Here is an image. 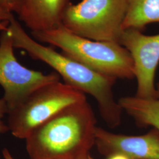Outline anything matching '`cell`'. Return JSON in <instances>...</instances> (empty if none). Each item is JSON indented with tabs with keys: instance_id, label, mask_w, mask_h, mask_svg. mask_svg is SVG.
Here are the masks:
<instances>
[{
	"instance_id": "cell-1",
	"label": "cell",
	"mask_w": 159,
	"mask_h": 159,
	"mask_svg": "<svg viewBox=\"0 0 159 159\" xmlns=\"http://www.w3.org/2000/svg\"><path fill=\"white\" fill-rule=\"evenodd\" d=\"M8 30L14 48L23 49L32 58L46 63L63 78L65 84L93 97L108 127L115 128L120 125L123 110L114 95L116 79L100 73L50 47L41 44L27 34L14 17L10 21Z\"/></svg>"
},
{
	"instance_id": "cell-2",
	"label": "cell",
	"mask_w": 159,
	"mask_h": 159,
	"mask_svg": "<svg viewBox=\"0 0 159 159\" xmlns=\"http://www.w3.org/2000/svg\"><path fill=\"white\" fill-rule=\"evenodd\" d=\"M96 119L87 100L70 105L25 139L30 159H76L95 145Z\"/></svg>"
},
{
	"instance_id": "cell-3",
	"label": "cell",
	"mask_w": 159,
	"mask_h": 159,
	"mask_svg": "<svg viewBox=\"0 0 159 159\" xmlns=\"http://www.w3.org/2000/svg\"><path fill=\"white\" fill-rule=\"evenodd\" d=\"M31 34L37 41L57 47L66 56L100 73L116 79L135 78L130 54L119 43L83 38L69 31L62 24Z\"/></svg>"
},
{
	"instance_id": "cell-4",
	"label": "cell",
	"mask_w": 159,
	"mask_h": 159,
	"mask_svg": "<svg viewBox=\"0 0 159 159\" xmlns=\"http://www.w3.org/2000/svg\"><path fill=\"white\" fill-rule=\"evenodd\" d=\"M127 7L128 0H82L69 5L61 24L83 38L119 43Z\"/></svg>"
},
{
	"instance_id": "cell-5",
	"label": "cell",
	"mask_w": 159,
	"mask_h": 159,
	"mask_svg": "<svg viewBox=\"0 0 159 159\" xmlns=\"http://www.w3.org/2000/svg\"><path fill=\"white\" fill-rule=\"evenodd\" d=\"M86 100L85 94L60 81L44 85L8 112L9 131L25 140L36 127L63 108Z\"/></svg>"
},
{
	"instance_id": "cell-6",
	"label": "cell",
	"mask_w": 159,
	"mask_h": 159,
	"mask_svg": "<svg viewBox=\"0 0 159 159\" xmlns=\"http://www.w3.org/2000/svg\"><path fill=\"white\" fill-rule=\"evenodd\" d=\"M11 35L8 29L0 35V85L8 111L24 101L34 91L60 81L56 72L45 74L25 67L14 53Z\"/></svg>"
},
{
	"instance_id": "cell-7",
	"label": "cell",
	"mask_w": 159,
	"mask_h": 159,
	"mask_svg": "<svg viewBox=\"0 0 159 159\" xmlns=\"http://www.w3.org/2000/svg\"><path fill=\"white\" fill-rule=\"evenodd\" d=\"M119 44L132 57L137 80L135 96L144 100L157 99L154 77L159 63V34L147 35L135 29L125 30Z\"/></svg>"
},
{
	"instance_id": "cell-8",
	"label": "cell",
	"mask_w": 159,
	"mask_h": 159,
	"mask_svg": "<svg viewBox=\"0 0 159 159\" xmlns=\"http://www.w3.org/2000/svg\"><path fill=\"white\" fill-rule=\"evenodd\" d=\"M95 146L106 157L121 154L131 159H159V130L152 128L143 135L129 136L97 127Z\"/></svg>"
},
{
	"instance_id": "cell-9",
	"label": "cell",
	"mask_w": 159,
	"mask_h": 159,
	"mask_svg": "<svg viewBox=\"0 0 159 159\" xmlns=\"http://www.w3.org/2000/svg\"><path fill=\"white\" fill-rule=\"evenodd\" d=\"M71 0H20L17 14L31 30L43 31L60 25Z\"/></svg>"
},
{
	"instance_id": "cell-10",
	"label": "cell",
	"mask_w": 159,
	"mask_h": 159,
	"mask_svg": "<svg viewBox=\"0 0 159 159\" xmlns=\"http://www.w3.org/2000/svg\"><path fill=\"white\" fill-rule=\"evenodd\" d=\"M118 101L122 110L138 126L152 127L159 130V100H144L134 96L122 97Z\"/></svg>"
},
{
	"instance_id": "cell-11",
	"label": "cell",
	"mask_w": 159,
	"mask_h": 159,
	"mask_svg": "<svg viewBox=\"0 0 159 159\" xmlns=\"http://www.w3.org/2000/svg\"><path fill=\"white\" fill-rule=\"evenodd\" d=\"M152 23L159 24V0H128L123 29L142 31Z\"/></svg>"
},
{
	"instance_id": "cell-12",
	"label": "cell",
	"mask_w": 159,
	"mask_h": 159,
	"mask_svg": "<svg viewBox=\"0 0 159 159\" xmlns=\"http://www.w3.org/2000/svg\"><path fill=\"white\" fill-rule=\"evenodd\" d=\"M13 17L14 16L12 12L2 6H0V32L7 30L10 21Z\"/></svg>"
},
{
	"instance_id": "cell-13",
	"label": "cell",
	"mask_w": 159,
	"mask_h": 159,
	"mask_svg": "<svg viewBox=\"0 0 159 159\" xmlns=\"http://www.w3.org/2000/svg\"><path fill=\"white\" fill-rule=\"evenodd\" d=\"M8 108L7 102L2 97L0 98V134H4L9 131V129L7 124L6 125L3 121L4 116L6 114H8ZM0 159H1L0 157Z\"/></svg>"
},
{
	"instance_id": "cell-14",
	"label": "cell",
	"mask_w": 159,
	"mask_h": 159,
	"mask_svg": "<svg viewBox=\"0 0 159 159\" xmlns=\"http://www.w3.org/2000/svg\"><path fill=\"white\" fill-rule=\"evenodd\" d=\"M20 0H0V5L11 12L17 13Z\"/></svg>"
},
{
	"instance_id": "cell-15",
	"label": "cell",
	"mask_w": 159,
	"mask_h": 159,
	"mask_svg": "<svg viewBox=\"0 0 159 159\" xmlns=\"http://www.w3.org/2000/svg\"><path fill=\"white\" fill-rule=\"evenodd\" d=\"M2 155L4 159H15V158L13 157L12 154L10 153L8 149L7 148H3L2 151Z\"/></svg>"
},
{
	"instance_id": "cell-16",
	"label": "cell",
	"mask_w": 159,
	"mask_h": 159,
	"mask_svg": "<svg viewBox=\"0 0 159 159\" xmlns=\"http://www.w3.org/2000/svg\"><path fill=\"white\" fill-rule=\"evenodd\" d=\"M107 159H131L127 157L125 155L121 154H114L113 155L109 156Z\"/></svg>"
},
{
	"instance_id": "cell-17",
	"label": "cell",
	"mask_w": 159,
	"mask_h": 159,
	"mask_svg": "<svg viewBox=\"0 0 159 159\" xmlns=\"http://www.w3.org/2000/svg\"><path fill=\"white\" fill-rule=\"evenodd\" d=\"M76 159H93L91 157L90 152L84 154L81 156H80L78 158Z\"/></svg>"
},
{
	"instance_id": "cell-18",
	"label": "cell",
	"mask_w": 159,
	"mask_h": 159,
	"mask_svg": "<svg viewBox=\"0 0 159 159\" xmlns=\"http://www.w3.org/2000/svg\"><path fill=\"white\" fill-rule=\"evenodd\" d=\"M156 97L157 99L159 100V83H157V86L156 87Z\"/></svg>"
},
{
	"instance_id": "cell-19",
	"label": "cell",
	"mask_w": 159,
	"mask_h": 159,
	"mask_svg": "<svg viewBox=\"0 0 159 159\" xmlns=\"http://www.w3.org/2000/svg\"><path fill=\"white\" fill-rule=\"evenodd\" d=\"M0 6H1V5H0Z\"/></svg>"
}]
</instances>
